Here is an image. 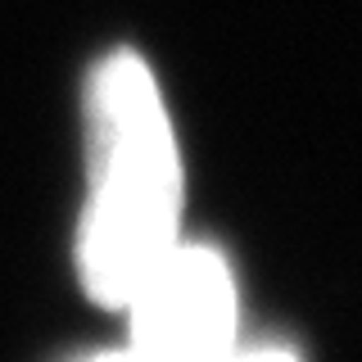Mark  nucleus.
<instances>
[{
  "label": "nucleus",
  "mask_w": 362,
  "mask_h": 362,
  "mask_svg": "<svg viewBox=\"0 0 362 362\" xmlns=\"http://www.w3.org/2000/svg\"><path fill=\"white\" fill-rule=\"evenodd\" d=\"M86 204L77 276L100 308H122L181 240V150L163 90L136 50L105 54L86 77Z\"/></svg>",
  "instance_id": "1"
},
{
  "label": "nucleus",
  "mask_w": 362,
  "mask_h": 362,
  "mask_svg": "<svg viewBox=\"0 0 362 362\" xmlns=\"http://www.w3.org/2000/svg\"><path fill=\"white\" fill-rule=\"evenodd\" d=\"M141 362H226L235 354V281L218 249L173 245L122 303Z\"/></svg>",
  "instance_id": "2"
},
{
  "label": "nucleus",
  "mask_w": 362,
  "mask_h": 362,
  "mask_svg": "<svg viewBox=\"0 0 362 362\" xmlns=\"http://www.w3.org/2000/svg\"><path fill=\"white\" fill-rule=\"evenodd\" d=\"M226 362H299L290 349H235Z\"/></svg>",
  "instance_id": "3"
},
{
  "label": "nucleus",
  "mask_w": 362,
  "mask_h": 362,
  "mask_svg": "<svg viewBox=\"0 0 362 362\" xmlns=\"http://www.w3.org/2000/svg\"><path fill=\"white\" fill-rule=\"evenodd\" d=\"M90 362H141L136 354H127V349H122V354H100V358H90Z\"/></svg>",
  "instance_id": "4"
}]
</instances>
